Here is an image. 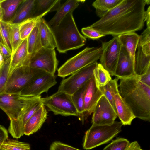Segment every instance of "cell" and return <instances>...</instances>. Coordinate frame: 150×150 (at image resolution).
Listing matches in <instances>:
<instances>
[{
    "mask_svg": "<svg viewBox=\"0 0 150 150\" xmlns=\"http://www.w3.org/2000/svg\"><path fill=\"white\" fill-rule=\"evenodd\" d=\"M117 37L122 45L125 48L134 62L140 35L135 32H132L121 35Z\"/></svg>",
    "mask_w": 150,
    "mask_h": 150,
    "instance_id": "23",
    "label": "cell"
},
{
    "mask_svg": "<svg viewBox=\"0 0 150 150\" xmlns=\"http://www.w3.org/2000/svg\"><path fill=\"white\" fill-rule=\"evenodd\" d=\"M119 79L117 77L113 79H112L107 84L101 87L100 89L110 103L117 115L114 96L119 93L118 81Z\"/></svg>",
    "mask_w": 150,
    "mask_h": 150,
    "instance_id": "27",
    "label": "cell"
},
{
    "mask_svg": "<svg viewBox=\"0 0 150 150\" xmlns=\"http://www.w3.org/2000/svg\"><path fill=\"white\" fill-rule=\"evenodd\" d=\"M50 150H81L59 141H55L50 145Z\"/></svg>",
    "mask_w": 150,
    "mask_h": 150,
    "instance_id": "40",
    "label": "cell"
},
{
    "mask_svg": "<svg viewBox=\"0 0 150 150\" xmlns=\"http://www.w3.org/2000/svg\"><path fill=\"white\" fill-rule=\"evenodd\" d=\"M101 47H87L69 59L57 70L58 76L63 78L71 75L83 67L100 59Z\"/></svg>",
    "mask_w": 150,
    "mask_h": 150,
    "instance_id": "5",
    "label": "cell"
},
{
    "mask_svg": "<svg viewBox=\"0 0 150 150\" xmlns=\"http://www.w3.org/2000/svg\"><path fill=\"white\" fill-rule=\"evenodd\" d=\"M0 52L3 56L5 61L11 57V53L4 45L3 44L0 45Z\"/></svg>",
    "mask_w": 150,
    "mask_h": 150,
    "instance_id": "43",
    "label": "cell"
},
{
    "mask_svg": "<svg viewBox=\"0 0 150 150\" xmlns=\"http://www.w3.org/2000/svg\"><path fill=\"white\" fill-rule=\"evenodd\" d=\"M114 98L117 116L123 125H130L136 118L132 111L119 93L115 95Z\"/></svg>",
    "mask_w": 150,
    "mask_h": 150,
    "instance_id": "19",
    "label": "cell"
},
{
    "mask_svg": "<svg viewBox=\"0 0 150 150\" xmlns=\"http://www.w3.org/2000/svg\"><path fill=\"white\" fill-rule=\"evenodd\" d=\"M2 0H0V21H2L3 12L1 6V2Z\"/></svg>",
    "mask_w": 150,
    "mask_h": 150,
    "instance_id": "47",
    "label": "cell"
},
{
    "mask_svg": "<svg viewBox=\"0 0 150 150\" xmlns=\"http://www.w3.org/2000/svg\"><path fill=\"white\" fill-rule=\"evenodd\" d=\"M103 95L96 86L93 76L88 81L84 97V122L92 114L100 98Z\"/></svg>",
    "mask_w": 150,
    "mask_h": 150,
    "instance_id": "15",
    "label": "cell"
},
{
    "mask_svg": "<svg viewBox=\"0 0 150 150\" xmlns=\"http://www.w3.org/2000/svg\"><path fill=\"white\" fill-rule=\"evenodd\" d=\"M93 113L92 123L97 125H111L117 116L111 104L103 95L98 101Z\"/></svg>",
    "mask_w": 150,
    "mask_h": 150,
    "instance_id": "14",
    "label": "cell"
},
{
    "mask_svg": "<svg viewBox=\"0 0 150 150\" xmlns=\"http://www.w3.org/2000/svg\"><path fill=\"white\" fill-rule=\"evenodd\" d=\"M42 17V16H40L32 17L19 24L20 37L22 40L28 37L36 26L38 21Z\"/></svg>",
    "mask_w": 150,
    "mask_h": 150,
    "instance_id": "32",
    "label": "cell"
},
{
    "mask_svg": "<svg viewBox=\"0 0 150 150\" xmlns=\"http://www.w3.org/2000/svg\"><path fill=\"white\" fill-rule=\"evenodd\" d=\"M85 0H69L66 1L57 10L54 17L47 23L49 26L52 27L59 23L69 13L73 12L81 3Z\"/></svg>",
    "mask_w": 150,
    "mask_h": 150,
    "instance_id": "22",
    "label": "cell"
},
{
    "mask_svg": "<svg viewBox=\"0 0 150 150\" xmlns=\"http://www.w3.org/2000/svg\"><path fill=\"white\" fill-rule=\"evenodd\" d=\"M54 49L42 47L30 58L28 66L32 68L42 70L55 75L58 64Z\"/></svg>",
    "mask_w": 150,
    "mask_h": 150,
    "instance_id": "12",
    "label": "cell"
},
{
    "mask_svg": "<svg viewBox=\"0 0 150 150\" xmlns=\"http://www.w3.org/2000/svg\"><path fill=\"white\" fill-rule=\"evenodd\" d=\"M71 12L58 24L50 27L54 34L57 50L60 53L79 48L86 41L85 36L79 32Z\"/></svg>",
    "mask_w": 150,
    "mask_h": 150,
    "instance_id": "3",
    "label": "cell"
},
{
    "mask_svg": "<svg viewBox=\"0 0 150 150\" xmlns=\"http://www.w3.org/2000/svg\"><path fill=\"white\" fill-rule=\"evenodd\" d=\"M23 0H2L1 6L2 10V21L9 22L13 18Z\"/></svg>",
    "mask_w": 150,
    "mask_h": 150,
    "instance_id": "29",
    "label": "cell"
},
{
    "mask_svg": "<svg viewBox=\"0 0 150 150\" xmlns=\"http://www.w3.org/2000/svg\"><path fill=\"white\" fill-rule=\"evenodd\" d=\"M0 34L3 44L11 53L10 27L9 23L0 21Z\"/></svg>",
    "mask_w": 150,
    "mask_h": 150,
    "instance_id": "34",
    "label": "cell"
},
{
    "mask_svg": "<svg viewBox=\"0 0 150 150\" xmlns=\"http://www.w3.org/2000/svg\"><path fill=\"white\" fill-rule=\"evenodd\" d=\"M134 75V62L125 48L122 45L114 76L120 79L131 77Z\"/></svg>",
    "mask_w": 150,
    "mask_h": 150,
    "instance_id": "16",
    "label": "cell"
},
{
    "mask_svg": "<svg viewBox=\"0 0 150 150\" xmlns=\"http://www.w3.org/2000/svg\"><path fill=\"white\" fill-rule=\"evenodd\" d=\"M5 60L0 52V69H1L4 66L5 62Z\"/></svg>",
    "mask_w": 150,
    "mask_h": 150,
    "instance_id": "46",
    "label": "cell"
},
{
    "mask_svg": "<svg viewBox=\"0 0 150 150\" xmlns=\"http://www.w3.org/2000/svg\"><path fill=\"white\" fill-rule=\"evenodd\" d=\"M47 73L43 70L22 65L15 69L9 75L4 92L20 93L32 81Z\"/></svg>",
    "mask_w": 150,
    "mask_h": 150,
    "instance_id": "6",
    "label": "cell"
},
{
    "mask_svg": "<svg viewBox=\"0 0 150 150\" xmlns=\"http://www.w3.org/2000/svg\"><path fill=\"white\" fill-rule=\"evenodd\" d=\"M121 47L122 45L117 36L108 42L102 43L100 63L110 76H115Z\"/></svg>",
    "mask_w": 150,
    "mask_h": 150,
    "instance_id": "11",
    "label": "cell"
},
{
    "mask_svg": "<svg viewBox=\"0 0 150 150\" xmlns=\"http://www.w3.org/2000/svg\"><path fill=\"white\" fill-rule=\"evenodd\" d=\"M2 150H31L30 144L16 140L8 139L2 144Z\"/></svg>",
    "mask_w": 150,
    "mask_h": 150,
    "instance_id": "35",
    "label": "cell"
},
{
    "mask_svg": "<svg viewBox=\"0 0 150 150\" xmlns=\"http://www.w3.org/2000/svg\"><path fill=\"white\" fill-rule=\"evenodd\" d=\"M9 23L10 27L11 41L12 49L11 57L19 47L23 40L21 38L19 24H11Z\"/></svg>",
    "mask_w": 150,
    "mask_h": 150,
    "instance_id": "33",
    "label": "cell"
},
{
    "mask_svg": "<svg viewBox=\"0 0 150 150\" xmlns=\"http://www.w3.org/2000/svg\"><path fill=\"white\" fill-rule=\"evenodd\" d=\"M47 112L42 104L33 114L26 124L24 134L29 136L38 131L47 119Z\"/></svg>",
    "mask_w": 150,
    "mask_h": 150,
    "instance_id": "17",
    "label": "cell"
},
{
    "mask_svg": "<svg viewBox=\"0 0 150 150\" xmlns=\"http://www.w3.org/2000/svg\"><path fill=\"white\" fill-rule=\"evenodd\" d=\"M141 147L136 141L130 143L125 150H141Z\"/></svg>",
    "mask_w": 150,
    "mask_h": 150,
    "instance_id": "44",
    "label": "cell"
},
{
    "mask_svg": "<svg viewBox=\"0 0 150 150\" xmlns=\"http://www.w3.org/2000/svg\"><path fill=\"white\" fill-rule=\"evenodd\" d=\"M57 83L55 75L46 73L33 80L20 92L21 94L26 96L38 97Z\"/></svg>",
    "mask_w": 150,
    "mask_h": 150,
    "instance_id": "13",
    "label": "cell"
},
{
    "mask_svg": "<svg viewBox=\"0 0 150 150\" xmlns=\"http://www.w3.org/2000/svg\"><path fill=\"white\" fill-rule=\"evenodd\" d=\"M144 20L146 21L147 28H150V6H149L144 14Z\"/></svg>",
    "mask_w": 150,
    "mask_h": 150,
    "instance_id": "45",
    "label": "cell"
},
{
    "mask_svg": "<svg viewBox=\"0 0 150 150\" xmlns=\"http://www.w3.org/2000/svg\"><path fill=\"white\" fill-rule=\"evenodd\" d=\"M149 0H122L90 27L105 35L114 36L141 30L145 7Z\"/></svg>",
    "mask_w": 150,
    "mask_h": 150,
    "instance_id": "1",
    "label": "cell"
},
{
    "mask_svg": "<svg viewBox=\"0 0 150 150\" xmlns=\"http://www.w3.org/2000/svg\"><path fill=\"white\" fill-rule=\"evenodd\" d=\"M35 0H23L18 8L14 16L8 22L11 24H18L33 17Z\"/></svg>",
    "mask_w": 150,
    "mask_h": 150,
    "instance_id": "20",
    "label": "cell"
},
{
    "mask_svg": "<svg viewBox=\"0 0 150 150\" xmlns=\"http://www.w3.org/2000/svg\"><path fill=\"white\" fill-rule=\"evenodd\" d=\"M41 98V96L33 97L18 118L16 120H10L8 131L13 138H19L24 134V128L27 123L42 104Z\"/></svg>",
    "mask_w": 150,
    "mask_h": 150,
    "instance_id": "10",
    "label": "cell"
},
{
    "mask_svg": "<svg viewBox=\"0 0 150 150\" xmlns=\"http://www.w3.org/2000/svg\"><path fill=\"white\" fill-rule=\"evenodd\" d=\"M127 139L118 138L113 140L103 150H125L130 144Z\"/></svg>",
    "mask_w": 150,
    "mask_h": 150,
    "instance_id": "38",
    "label": "cell"
},
{
    "mask_svg": "<svg viewBox=\"0 0 150 150\" xmlns=\"http://www.w3.org/2000/svg\"><path fill=\"white\" fill-rule=\"evenodd\" d=\"M3 44L2 40L0 34V45Z\"/></svg>",
    "mask_w": 150,
    "mask_h": 150,
    "instance_id": "48",
    "label": "cell"
},
{
    "mask_svg": "<svg viewBox=\"0 0 150 150\" xmlns=\"http://www.w3.org/2000/svg\"><path fill=\"white\" fill-rule=\"evenodd\" d=\"M27 42V38L23 40L11 57L9 75L16 68L22 65H28L30 57L28 53Z\"/></svg>",
    "mask_w": 150,
    "mask_h": 150,
    "instance_id": "18",
    "label": "cell"
},
{
    "mask_svg": "<svg viewBox=\"0 0 150 150\" xmlns=\"http://www.w3.org/2000/svg\"><path fill=\"white\" fill-rule=\"evenodd\" d=\"M11 57L6 60L4 64L0 69V94L4 91L6 83L9 75Z\"/></svg>",
    "mask_w": 150,
    "mask_h": 150,
    "instance_id": "37",
    "label": "cell"
},
{
    "mask_svg": "<svg viewBox=\"0 0 150 150\" xmlns=\"http://www.w3.org/2000/svg\"><path fill=\"white\" fill-rule=\"evenodd\" d=\"M8 138V131L4 126L0 125V150H2V144Z\"/></svg>",
    "mask_w": 150,
    "mask_h": 150,
    "instance_id": "41",
    "label": "cell"
},
{
    "mask_svg": "<svg viewBox=\"0 0 150 150\" xmlns=\"http://www.w3.org/2000/svg\"><path fill=\"white\" fill-rule=\"evenodd\" d=\"M81 32L86 37L93 40L98 39L106 35L90 26L82 28Z\"/></svg>",
    "mask_w": 150,
    "mask_h": 150,
    "instance_id": "39",
    "label": "cell"
},
{
    "mask_svg": "<svg viewBox=\"0 0 150 150\" xmlns=\"http://www.w3.org/2000/svg\"><path fill=\"white\" fill-rule=\"evenodd\" d=\"M122 0H96L92 3L97 15L101 18L106 13L114 8Z\"/></svg>",
    "mask_w": 150,
    "mask_h": 150,
    "instance_id": "30",
    "label": "cell"
},
{
    "mask_svg": "<svg viewBox=\"0 0 150 150\" xmlns=\"http://www.w3.org/2000/svg\"><path fill=\"white\" fill-rule=\"evenodd\" d=\"M119 93L136 118L150 121V87L139 80V76L120 79Z\"/></svg>",
    "mask_w": 150,
    "mask_h": 150,
    "instance_id": "2",
    "label": "cell"
},
{
    "mask_svg": "<svg viewBox=\"0 0 150 150\" xmlns=\"http://www.w3.org/2000/svg\"><path fill=\"white\" fill-rule=\"evenodd\" d=\"M88 81L71 95V100L77 111V117L83 124L84 122V97Z\"/></svg>",
    "mask_w": 150,
    "mask_h": 150,
    "instance_id": "26",
    "label": "cell"
},
{
    "mask_svg": "<svg viewBox=\"0 0 150 150\" xmlns=\"http://www.w3.org/2000/svg\"></svg>",
    "mask_w": 150,
    "mask_h": 150,
    "instance_id": "49",
    "label": "cell"
},
{
    "mask_svg": "<svg viewBox=\"0 0 150 150\" xmlns=\"http://www.w3.org/2000/svg\"></svg>",
    "mask_w": 150,
    "mask_h": 150,
    "instance_id": "50",
    "label": "cell"
},
{
    "mask_svg": "<svg viewBox=\"0 0 150 150\" xmlns=\"http://www.w3.org/2000/svg\"><path fill=\"white\" fill-rule=\"evenodd\" d=\"M33 97L22 96L20 93L3 92L0 94V108L6 113L10 120H16Z\"/></svg>",
    "mask_w": 150,
    "mask_h": 150,
    "instance_id": "9",
    "label": "cell"
},
{
    "mask_svg": "<svg viewBox=\"0 0 150 150\" xmlns=\"http://www.w3.org/2000/svg\"><path fill=\"white\" fill-rule=\"evenodd\" d=\"M98 63L95 62L64 79L58 87V92L71 95L86 83L93 76V71Z\"/></svg>",
    "mask_w": 150,
    "mask_h": 150,
    "instance_id": "8",
    "label": "cell"
},
{
    "mask_svg": "<svg viewBox=\"0 0 150 150\" xmlns=\"http://www.w3.org/2000/svg\"><path fill=\"white\" fill-rule=\"evenodd\" d=\"M138 47L145 54L150 55V28H146L140 35Z\"/></svg>",
    "mask_w": 150,
    "mask_h": 150,
    "instance_id": "36",
    "label": "cell"
},
{
    "mask_svg": "<svg viewBox=\"0 0 150 150\" xmlns=\"http://www.w3.org/2000/svg\"><path fill=\"white\" fill-rule=\"evenodd\" d=\"M150 69V55L144 54L141 48L137 47L134 62L135 74L140 76L145 74Z\"/></svg>",
    "mask_w": 150,
    "mask_h": 150,
    "instance_id": "25",
    "label": "cell"
},
{
    "mask_svg": "<svg viewBox=\"0 0 150 150\" xmlns=\"http://www.w3.org/2000/svg\"><path fill=\"white\" fill-rule=\"evenodd\" d=\"M36 26L39 28L42 47L48 49L56 47L55 40L50 27L45 20L41 18L38 21Z\"/></svg>",
    "mask_w": 150,
    "mask_h": 150,
    "instance_id": "21",
    "label": "cell"
},
{
    "mask_svg": "<svg viewBox=\"0 0 150 150\" xmlns=\"http://www.w3.org/2000/svg\"><path fill=\"white\" fill-rule=\"evenodd\" d=\"M42 104L55 115L64 116H78L76 109L71 95L57 92L52 95L41 98Z\"/></svg>",
    "mask_w": 150,
    "mask_h": 150,
    "instance_id": "7",
    "label": "cell"
},
{
    "mask_svg": "<svg viewBox=\"0 0 150 150\" xmlns=\"http://www.w3.org/2000/svg\"><path fill=\"white\" fill-rule=\"evenodd\" d=\"M93 75L97 87L100 89L107 84L112 78L109 72L100 63H98L93 71Z\"/></svg>",
    "mask_w": 150,
    "mask_h": 150,
    "instance_id": "31",
    "label": "cell"
},
{
    "mask_svg": "<svg viewBox=\"0 0 150 150\" xmlns=\"http://www.w3.org/2000/svg\"><path fill=\"white\" fill-rule=\"evenodd\" d=\"M139 79L142 83L150 87V69L145 74L139 76Z\"/></svg>",
    "mask_w": 150,
    "mask_h": 150,
    "instance_id": "42",
    "label": "cell"
},
{
    "mask_svg": "<svg viewBox=\"0 0 150 150\" xmlns=\"http://www.w3.org/2000/svg\"><path fill=\"white\" fill-rule=\"evenodd\" d=\"M60 0H35L33 17L44 16L47 13L57 11L61 5Z\"/></svg>",
    "mask_w": 150,
    "mask_h": 150,
    "instance_id": "24",
    "label": "cell"
},
{
    "mask_svg": "<svg viewBox=\"0 0 150 150\" xmlns=\"http://www.w3.org/2000/svg\"><path fill=\"white\" fill-rule=\"evenodd\" d=\"M27 43L28 53L30 58L43 47L39 28L37 26L34 28L27 38Z\"/></svg>",
    "mask_w": 150,
    "mask_h": 150,
    "instance_id": "28",
    "label": "cell"
},
{
    "mask_svg": "<svg viewBox=\"0 0 150 150\" xmlns=\"http://www.w3.org/2000/svg\"><path fill=\"white\" fill-rule=\"evenodd\" d=\"M122 125L121 121H115L110 125L92 124L85 133L83 148L90 149L107 143L121 131Z\"/></svg>",
    "mask_w": 150,
    "mask_h": 150,
    "instance_id": "4",
    "label": "cell"
}]
</instances>
